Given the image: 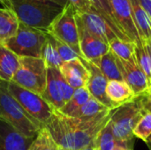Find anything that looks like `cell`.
Instances as JSON below:
<instances>
[{
    "label": "cell",
    "instance_id": "cell-1",
    "mask_svg": "<svg viewBox=\"0 0 151 150\" xmlns=\"http://www.w3.org/2000/svg\"><path fill=\"white\" fill-rule=\"evenodd\" d=\"M113 110L90 118H71L55 110L43 126L61 150H80L92 144L111 119Z\"/></svg>",
    "mask_w": 151,
    "mask_h": 150
},
{
    "label": "cell",
    "instance_id": "cell-2",
    "mask_svg": "<svg viewBox=\"0 0 151 150\" xmlns=\"http://www.w3.org/2000/svg\"><path fill=\"white\" fill-rule=\"evenodd\" d=\"M26 26L47 31L64 7L50 0H0Z\"/></svg>",
    "mask_w": 151,
    "mask_h": 150
},
{
    "label": "cell",
    "instance_id": "cell-3",
    "mask_svg": "<svg viewBox=\"0 0 151 150\" xmlns=\"http://www.w3.org/2000/svg\"><path fill=\"white\" fill-rule=\"evenodd\" d=\"M150 102L149 97L143 94L112 111L110 123L116 145L129 149L127 143L133 140V130L145 111L150 109L148 108Z\"/></svg>",
    "mask_w": 151,
    "mask_h": 150
},
{
    "label": "cell",
    "instance_id": "cell-4",
    "mask_svg": "<svg viewBox=\"0 0 151 150\" xmlns=\"http://www.w3.org/2000/svg\"><path fill=\"white\" fill-rule=\"evenodd\" d=\"M0 120L9 124L22 135L35 138L43 126L32 118L9 93L5 82L0 80Z\"/></svg>",
    "mask_w": 151,
    "mask_h": 150
},
{
    "label": "cell",
    "instance_id": "cell-5",
    "mask_svg": "<svg viewBox=\"0 0 151 150\" xmlns=\"http://www.w3.org/2000/svg\"><path fill=\"white\" fill-rule=\"evenodd\" d=\"M46 34V31L30 27L19 22L16 34L4 45L19 57L41 58Z\"/></svg>",
    "mask_w": 151,
    "mask_h": 150
},
{
    "label": "cell",
    "instance_id": "cell-6",
    "mask_svg": "<svg viewBox=\"0 0 151 150\" xmlns=\"http://www.w3.org/2000/svg\"><path fill=\"white\" fill-rule=\"evenodd\" d=\"M12 81L42 96L47 82V66L44 61L37 57H19V67Z\"/></svg>",
    "mask_w": 151,
    "mask_h": 150
},
{
    "label": "cell",
    "instance_id": "cell-7",
    "mask_svg": "<svg viewBox=\"0 0 151 150\" xmlns=\"http://www.w3.org/2000/svg\"><path fill=\"white\" fill-rule=\"evenodd\" d=\"M9 93L32 118L44 126L50 118L54 109L39 95L21 88L12 81L5 82Z\"/></svg>",
    "mask_w": 151,
    "mask_h": 150
},
{
    "label": "cell",
    "instance_id": "cell-8",
    "mask_svg": "<svg viewBox=\"0 0 151 150\" xmlns=\"http://www.w3.org/2000/svg\"><path fill=\"white\" fill-rule=\"evenodd\" d=\"M75 13L76 11L74 7L68 3L46 32L51 34L54 38L70 46L82 58Z\"/></svg>",
    "mask_w": 151,
    "mask_h": 150
},
{
    "label": "cell",
    "instance_id": "cell-9",
    "mask_svg": "<svg viewBox=\"0 0 151 150\" xmlns=\"http://www.w3.org/2000/svg\"><path fill=\"white\" fill-rule=\"evenodd\" d=\"M74 90L65 81L59 68H47L46 88L42 97L54 110L59 111L72 98Z\"/></svg>",
    "mask_w": 151,
    "mask_h": 150
},
{
    "label": "cell",
    "instance_id": "cell-10",
    "mask_svg": "<svg viewBox=\"0 0 151 150\" xmlns=\"http://www.w3.org/2000/svg\"><path fill=\"white\" fill-rule=\"evenodd\" d=\"M75 17L79 33L80 49L82 58L97 66L101 57L110 51V46L109 44L104 42L97 37L91 34L85 28L76 13Z\"/></svg>",
    "mask_w": 151,
    "mask_h": 150
},
{
    "label": "cell",
    "instance_id": "cell-11",
    "mask_svg": "<svg viewBox=\"0 0 151 150\" xmlns=\"http://www.w3.org/2000/svg\"><path fill=\"white\" fill-rule=\"evenodd\" d=\"M109 2L122 33L134 43L142 42L135 26L130 0H109Z\"/></svg>",
    "mask_w": 151,
    "mask_h": 150
},
{
    "label": "cell",
    "instance_id": "cell-12",
    "mask_svg": "<svg viewBox=\"0 0 151 150\" xmlns=\"http://www.w3.org/2000/svg\"><path fill=\"white\" fill-rule=\"evenodd\" d=\"M76 15L81 19L85 28L104 42L109 44L112 40L118 38L107 21L96 12L93 7L87 11H76Z\"/></svg>",
    "mask_w": 151,
    "mask_h": 150
},
{
    "label": "cell",
    "instance_id": "cell-13",
    "mask_svg": "<svg viewBox=\"0 0 151 150\" xmlns=\"http://www.w3.org/2000/svg\"><path fill=\"white\" fill-rule=\"evenodd\" d=\"M116 57V56H115ZM116 62L123 80L133 89L135 96L145 94L150 86L148 79L136 62H128L116 57Z\"/></svg>",
    "mask_w": 151,
    "mask_h": 150
},
{
    "label": "cell",
    "instance_id": "cell-14",
    "mask_svg": "<svg viewBox=\"0 0 151 150\" xmlns=\"http://www.w3.org/2000/svg\"><path fill=\"white\" fill-rule=\"evenodd\" d=\"M81 60L90 72V77L87 84V88L89 91L91 96L109 110H114L118 108L111 102V100L107 96L106 88L108 84V80L106 79V77L102 73V72L96 65L83 58H81Z\"/></svg>",
    "mask_w": 151,
    "mask_h": 150
},
{
    "label": "cell",
    "instance_id": "cell-15",
    "mask_svg": "<svg viewBox=\"0 0 151 150\" xmlns=\"http://www.w3.org/2000/svg\"><path fill=\"white\" fill-rule=\"evenodd\" d=\"M59 71L65 81L73 89L87 87L90 72L83 64L81 57L68 62H64Z\"/></svg>",
    "mask_w": 151,
    "mask_h": 150
},
{
    "label": "cell",
    "instance_id": "cell-16",
    "mask_svg": "<svg viewBox=\"0 0 151 150\" xmlns=\"http://www.w3.org/2000/svg\"><path fill=\"white\" fill-rule=\"evenodd\" d=\"M33 140L0 120V150H27Z\"/></svg>",
    "mask_w": 151,
    "mask_h": 150
},
{
    "label": "cell",
    "instance_id": "cell-17",
    "mask_svg": "<svg viewBox=\"0 0 151 150\" xmlns=\"http://www.w3.org/2000/svg\"><path fill=\"white\" fill-rule=\"evenodd\" d=\"M19 67V57L4 44H0V80L12 81Z\"/></svg>",
    "mask_w": 151,
    "mask_h": 150
},
{
    "label": "cell",
    "instance_id": "cell-18",
    "mask_svg": "<svg viewBox=\"0 0 151 150\" xmlns=\"http://www.w3.org/2000/svg\"><path fill=\"white\" fill-rule=\"evenodd\" d=\"M106 94L111 102L119 107L135 97L133 89L125 81L119 80H108Z\"/></svg>",
    "mask_w": 151,
    "mask_h": 150
},
{
    "label": "cell",
    "instance_id": "cell-19",
    "mask_svg": "<svg viewBox=\"0 0 151 150\" xmlns=\"http://www.w3.org/2000/svg\"><path fill=\"white\" fill-rule=\"evenodd\" d=\"M88 1L90 4V5L93 7V9L107 21V23L111 27V29L113 30V32L115 33V34L119 40L132 42L120 30L117 23V20L114 17L109 0H88Z\"/></svg>",
    "mask_w": 151,
    "mask_h": 150
},
{
    "label": "cell",
    "instance_id": "cell-20",
    "mask_svg": "<svg viewBox=\"0 0 151 150\" xmlns=\"http://www.w3.org/2000/svg\"><path fill=\"white\" fill-rule=\"evenodd\" d=\"M19 21L13 11L0 8V44H4L17 32Z\"/></svg>",
    "mask_w": 151,
    "mask_h": 150
},
{
    "label": "cell",
    "instance_id": "cell-21",
    "mask_svg": "<svg viewBox=\"0 0 151 150\" xmlns=\"http://www.w3.org/2000/svg\"><path fill=\"white\" fill-rule=\"evenodd\" d=\"M135 26L142 42L151 40V19L148 13L140 5L138 0H130Z\"/></svg>",
    "mask_w": 151,
    "mask_h": 150
},
{
    "label": "cell",
    "instance_id": "cell-22",
    "mask_svg": "<svg viewBox=\"0 0 151 150\" xmlns=\"http://www.w3.org/2000/svg\"><path fill=\"white\" fill-rule=\"evenodd\" d=\"M41 58L44 61L47 68H59L64 63L58 52L55 38L48 32L46 41L42 46Z\"/></svg>",
    "mask_w": 151,
    "mask_h": 150
},
{
    "label": "cell",
    "instance_id": "cell-23",
    "mask_svg": "<svg viewBox=\"0 0 151 150\" xmlns=\"http://www.w3.org/2000/svg\"><path fill=\"white\" fill-rule=\"evenodd\" d=\"M97 67L108 80L124 81L116 62V57L111 50L101 57Z\"/></svg>",
    "mask_w": 151,
    "mask_h": 150
},
{
    "label": "cell",
    "instance_id": "cell-24",
    "mask_svg": "<svg viewBox=\"0 0 151 150\" xmlns=\"http://www.w3.org/2000/svg\"><path fill=\"white\" fill-rule=\"evenodd\" d=\"M90 98L91 95L87 87L75 89L72 98L58 111L65 116L70 117L73 112L83 106Z\"/></svg>",
    "mask_w": 151,
    "mask_h": 150
},
{
    "label": "cell",
    "instance_id": "cell-25",
    "mask_svg": "<svg viewBox=\"0 0 151 150\" xmlns=\"http://www.w3.org/2000/svg\"><path fill=\"white\" fill-rule=\"evenodd\" d=\"M109 46L110 50L119 58L128 62H136L134 56L135 44L134 42H125L117 38L112 40Z\"/></svg>",
    "mask_w": 151,
    "mask_h": 150
},
{
    "label": "cell",
    "instance_id": "cell-26",
    "mask_svg": "<svg viewBox=\"0 0 151 150\" xmlns=\"http://www.w3.org/2000/svg\"><path fill=\"white\" fill-rule=\"evenodd\" d=\"M27 150H61L59 147L57 145L55 141L53 140L52 136L47 130L45 126H42L38 133H36L35 137L34 138L33 141L29 145Z\"/></svg>",
    "mask_w": 151,
    "mask_h": 150
},
{
    "label": "cell",
    "instance_id": "cell-27",
    "mask_svg": "<svg viewBox=\"0 0 151 150\" xmlns=\"http://www.w3.org/2000/svg\"><path fill=\"white\" fill-rule=\"evenodd\" d=\"M135 48H134V56H135V60L137 65L140 66V68L142 70V72L145 73L148 81H149V86L151 87V61L150 58V56L147 52V50L143 44L142 42L134 43Z\"/></svg>",
    "mask_w": 151,
    "mask_h": 150
},
{
    "label": "cell",
    "instance_id": "cell-28",
    "mask_svg": "<svg viewBox=\"0 0 151 150\" xmlns=\"http://www.w3.org/2000/svg\"><path fill=\"white\" fill-rule=\"evenodd\" d=\"M95 145L97 150H114L116 148V140L110 121L98 133L95 140Z\"/></svg>",
    "mask_w": 151,
    "mask_h": 150
},
{
    "label": "cell",
    "instance_id": "cell-29",
    "mask_svg": "<svg viewBox=\"0 0 151 150\" xmlns=\"http://www.w3.org/2000/svg\"><path fill=\"white\" fill-rule=\"evenodd\" d=\"M109 109L91 96V98L83 106L78 109L70 117L71 118H90L103 111H105Z\"/></svg>",
    "mask_w": 151,
    "mask_h": 150
},
{
    "label": "cell",
    "instance_id": "cell-30",
    "mask_svg": "<svg viewBox=\"0 0 151 150\" xmlns=\"http://www.w3.org/2000/svg\"><path fill=\"white\" fill-rule=\"evenodd\" d=\"M134 136L147 142L151 136V109H148L133 130Z\"/></svg>",
    "mask_w": 151,
    "mask_h": 150
},
{
    "label": "cell",
    "instance_id": "cell-31",
    "mask_svg": "<svg viewBox=\"0 0 151 150\" xmlns=\"http://www.w3.org/2000/svg\"><path fill=\"white\" fill-rule=\"evenodd\" d=\"M55 42H56V46H57V50L58 52L62 59L63 62H68L73 59H77V58H81V57L78 55V53H76L70 46H68L67 44L60 42L59 40L55 38Z\"/></svg>",
    "mask_w": 151,
    "mask_h": 150
},
{
    "label": "cell",
    "instance_id": "cell-32",
    "mask_svg": "<svg viewBox=\"0 0 151 150\" xmlns=\"http://www.w3.org/2000/svg\"><path fill=\"white\" fill-rule=\"evenodd\" d=\"M68 3H70L78 12L87 11L92 8L88 0H67Z\"/></svg>",
    "mask_w": 151,
    "mask_h": 150
},
{
    "label": "cell",
    "instance_id": "cell-33",
    "mask_svg": "<svg viewBox=\"0 0 151 150\" xmlns=\"http://www.w3.org/2000/svg\"><path fill=\"white\" fill-rule=\"evenodd\" d=\"M140 5L144 9V11L148 13L151 19V0H138Z\"/></svg>",
    "mask_w": 151,
    "mask_h": 150
},
{
    "label": "cell",
    "instance_id": "cell-34",
    "mask_svg": "<svg viewBox=\"0 0 151 150\" xmlns=\"http://www.w3.org/2000/svg\"><path fill=\"white\" fill-rule=\"evenodd\" d=\"M142 42H143V44H144V46H145V48L147 50V52H148V54L150 56V58L151 61V40L150 41H144Z\"/></svg>",
    "mask_w": 151,
    "mask_h": 150
},
{
    "label": "cell",
    "instance_id": "cell-35",
    "mask_svg": "<svg viewBox=\"0 0 151 150\" xmlns=\"http://www.w3.org/2000/svg\"><path fill=\"white\" fill-rule=\"evenodd\" d=\"M50 1H52L54 3H57L58 4H59V5H61L63 7H65L68 4V1L67 0H50Z\"/></svg>",
    "mask_w": 151,
    "mask_h": 150
},
{
    "label": "cell",
    "instance_id": "cell-36",
    "mask_svg": "<svg viewBox=\"0 0 151 150\" xmlns=\"http://www.w3.org/2000/svg\"><path fill=\"white\" fill-rule=\"evenodd\" d=\"M80 150H97V149H96V147L95 145V141H94L92 144H90V145H88V146H87V147H85V148H83V149Z\"/></svg>",
    "mask_w": 151,
    "mask_h": 150
},
{
    "label": "cell",
    "instance_id": "cell-37",
    "mask_svg": "<svg viewBox=\"0 0 151 150\" xmlns=\"http://www.w3.org/2000/svg\"><path fill=\"white\" fill-rule=\"evenodd\" d=\"M114 150H131L130 149L125 148V147H121V146H118L116 145V148L114 149Z\"/></svg>",
    "mask_w": 151,
    "mask_h": 150
},
{
    "label": "cell",
    "instance_id": "cell-38",
    "mask_svg": "<svg viewBox=\"0 0 151 150\" xmlns=\"http://www.w3.org/2000/svg\"><path fill=\"white\" fill-rule=\"evenodd\" d=\"M147 95V96L149 97V99H150V102H151V95Z\"/></svg>",
    "mask_w": 151,
    "mask_h": 150
}]
</instances>
